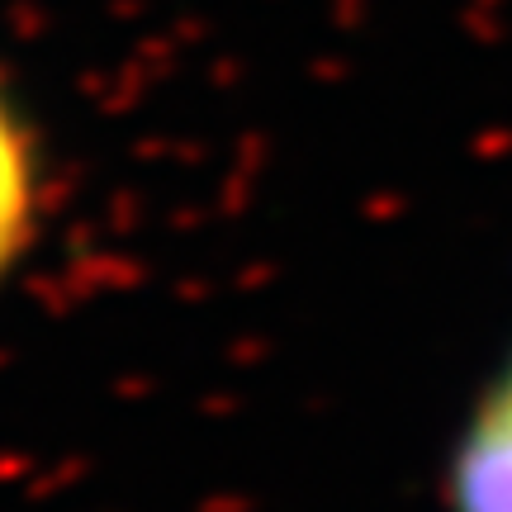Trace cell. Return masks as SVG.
I'll return each instance as SVG.
<instances>
[{"instance_id":"cell-1","label":"cell","mask_w":512,"mask_h":512,"mask_svg":"<svg viewBox=\"0 0 512 512\" xmlns=\"http://www.w3.org/2000/svg\"><path fill=\"white\" fill-rule=\"evenodd\" d=\"M48 204V166L29 110L0 76V290L29 261Z\"/></svg>"}]
</instances>
